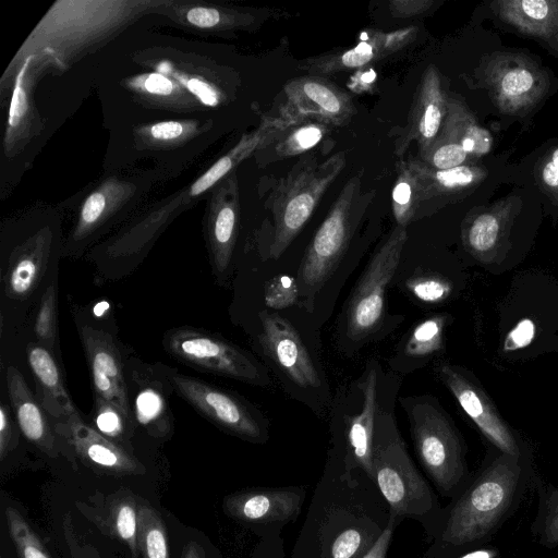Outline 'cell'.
Returning a JSON list of instances; mask_svg holds the SVG:
<instances>
[{"mask_svg":"<svg viewBox=\"0 0 558 558\" xmlns=\"http://www.w3.org/2000/svg\"><path fill=\"white\" fill-rule=\"evenodd\" d=\"M59 275L46 288L28 317L26 340L36 342L63 363L59 333Z\"/></svg>","mask_w":558,"mask_h":558,"instance_id":"30","label":"cell"},{"mask_svg":"<svg viewBox=\"0 0 558 558\" xmlns=\"http://www.w3.org/2000/svg\"><path fill=\"white\" fill-rule=\"evenodd\" d=\"M534 472L531 451L511 456L492 446L464 488L445 507L440 531L424 557L490 543L532 487Z\"/></svg>","mask_w":558,"mask_h":558,"instance_id":"2","label":"cell"},{"mask_svg":"<svg viewBox=\"0 0 558 558\" xmlns=\"http://www.w3.org/2000/svg\"><path fill=\"white\" fill-rule=\"evenodd\" d=\"M89 424L104 437L128 449L160 448L142 437L133 420L114 402L93 396Z\"/></svg>","mask_w":558,"mask_h":558,"instance_id":"29","label":"cell"},{"mask_svg":"<svg viewBox=\"0 0 558 558\" xmlns=\"http://www.w3.org/2000/svg\"><path fill=\"white\" fill-rule=\"evenodd\" d=\"M166 371L174 392L216 427L250 442L267 440L264 418L244 398L167 364Z\"/></svg>","mask_w":558,"mask_h":558,"instance_id":"12","label":"cell"},{"mask_svg":"<svg viewBox=\"0 0 558 558\" xmlns=\"http://www.w3.org/2000/svg\"><path fill=\"white\" fill-rule=\"evenodd\" d=\"M377 73L371 65L353 71L350 75L347 87L355 95L372 93L376 87Z\"/></svg>","mask_w":558,"mask_h":558,"instance_id":"45","label":"cell"},{"mask_svg":"<svg viewBox=\"0 0 558 558\" xmlns=\"http://www.w3.org/2000/svg\"><path fill=\"white\" fill-rule=\"evenodd\" d=\"M66 298L89 369L93 396L114 402L132 418L124 366L133 348L120 340L116 320L97 322L85 305L76 303L69 294Z\"/></svg>","mask_w":558,"mask_h":558,"instance_id":"10","label":"cell"},{"mask_svg":"<svg viewBox=\"0 0 558 558\" xmlns=\"http://www.w3.org/2000/svg\"><path fill=\"white\" fill-rule=\"evenodd\" d=\"M520 205L519 197L507 196L488 207L470 211L461 227L465 250L481 260L494 258L508 241Z\"/></svg>","mask_w":558,"mask_h":558,"instance_id":"25","label":"cell"},{"mask_svg":"<svg viewBox=\"0 0 558 558\" xmlns=\"http://www.w3.org/2000/svg\"><path fill=\"white\" fill-rule=\"evenodd\" d=\"M400 401L421 465L440 496L453 499L472 475L462 436L435 398L421 396Z\"/></svg>","mask_w":558,"mask_h":558,"instance_id":"6","label":"cell"},{"mask_svg":"<svg viewBox=\"0 0 558 558\" xmlns=\"http://www.w3.org/2000/svg\"><path fill=\"white\" fill-rule=\"evenodd\" d=\"M29 60H31V57L26 60V62L24 63L20 73L16 76L15 86H14L11 105H10V111H9L10 126L15 125L25 111V95H24V90L22 87V83H23V76L27 69Z\"/></svg>","mask_w":558,"mask_h":558,"instance_id":"46","label":"cell"},{"mask_svg":"<svg viewBox=\"0 0 558 558\" xmlns=\"http://www.w3.org/2000/svg\"><path fill=\"white\" fill-rule=\"evenodd\" d=\"M397 525L391 520L378 541L363 558H386Z\"/></svg>","mask_w":558,"mask_h":558,"instance_id":"49","label":"cell"},{"mask_svg":"<svg viewBox=\"0 0 558 558\" xmlns=\"http://www.w3.org/2000/svg\"><path fill=\"white\" fill-rule=\"evenodd\" d=\"M417 31L415 26L392 32L367 29L360 34L355 46L307 58L301 61V68L322 76L355 71L402 51L414 41Z\"/></svg>","mask_w":558,"mask_h":558,"instance_id":"21","label":"cell"},{"mask_svg":"<svg viewBox=\"0 0 558 558\" xmlns=\"http://www.w3.org/2000/svg\"><path fill=\"white\" fill-rule=\"evenodd\" d=\"M532 488L537 502L535 517L531 522V535L538 545L554 549L558 547V487L535 471Z\"/></svg>","mask_w":558,"mask_h":558,"instance_id":"33","label":"cell"},{"mask_svg":"<svg viewBox=\"0 0 558 558\" xmlns=\"http://www.w3.org/2000/svg\"><path fill=\"white\" fill-rule=\"evenodd\" d=\"M186 87L206 106L214 107L219 102L217 92L206 82L198 78H190L186 81Z\"/></svg>","mask_w":558,"mask_h":558,"instance_id":"48","label":"cell"},{"mask_svg":"<svg viewBox=\"0 0 558 558\" xmlns=\"http://www.w3.org/2000/svg\"><path fill=\"white\" fill-rule=\"evenodd\" d=\"M407 240V228L396 225L353 288L342 318L343 336L353 344L367 340L379 329L386 290L398 268Z\"/></svg>","mask_w":558,"mask_h":558,"instance_id":"9","label":"cell"},{"mask_svg":"<svg viewBox=\"0 0 558 558\" xmlns=\"http://www.w3.org/2000/svg\"><path fill=\"white\" fill-rule=\"evenodd\" d=\"M161 344L173 360L199 372L235 380L266 385L263 367L245 350L222 336L194 326H179L163 332Z\"/></svg>","mask_w":558,"mask_h":558,"instance_id":"8","label":"cell"},{"mask_svg":"<svg viewBox=\"0 0 558 558\" xmlns=\"http://www.w3.org/2000/svg\"><path fill=\"white\" fill-rule=\"evenodd\" d=\"M536 327L531 318H522L507 333L504 341V350L513 352L526 348L534 340Z\"/></svg>","mask_w":558,"mask_h":558,"instance_id":"42","label":"cell"},{"mask_svg":"<svg viewBox=\"0 0 558 558\" xmlns=\"http://www.w3.org/2000/svg\"><path fill=\"white\" fill-rule=\"evenodd\" d=\"M347 163L344 151L323 161L304 155L282 178L271 182L268 207L272 225L264 250L265 258H279L311 219L328 187Z\"/></svg>","mask_w":558,"mask_h":558,"instance_id":"4","label":"cell"},{"mask_svg":"<svg viewBox=\"0 0 558 558\" xmlns=\"http://www.w3.org/2000/svg\"><path fill=\"white\" fill-rule=\"evenodd\" d=\"M362 185L361 172L345 182L304 252L295 280L299 302L307 311L313 310L374 199L375 190L363 192Z\"/></svg>","mask_w":558,"mask_h":558,"instance_id":"5","label":"cell"},{"mask_svg":"<svg viewBox=\"0 0 558 558\" xmlns=\"http://www.w3.org/2000/svg\"><path fill=\"white\" fill-rule=\"evenodd\" d=\"M58 542L63 558H102L99 550L76 533L71 512H65L58 526Z\"/></svg>","mask_w":558,"mask_h":558,"instance_id":"38","label":"cell"},{"mask_svg":"<svg viewBox=\"0 0 558 558\" xmlns=\"http://www.w3.org/2000/svg\"><path fill=\"white\" fill-rule=\"evenodd\" d=\"M434 4L433 0H391L388 10L395 17L413 19L428 12Z\"/></svg>","mask_w":558,"mask_h":558,"instance_id":"43","label":"cell"},{"mask_svg":"<svg viewBox=\"0 0 558 558\" xmlns=\"http://www.w3.org/2000/svg\"><path fill=\"white\" fill-rule=\"evenodd\" d=\"M436 371L490 446L511 456H522L531 451L500 417L490 399L465 371L447 363L440 364Z\"/></svg>","mask_w":558,"mask_h":558,"instance_id":"19","label":"cell"},{"mask_svg":"<svg viewBox=\"0 0 558 558\" xmlns=\"http://www.w3.org/2000/svg\"><path fill=\"white\" fill-rule=\"evenodd\" d=\"M424 558H501V554L497 546L492 543H485Z\"/></svg>","mask_w":558,"mask_h":558,"instance_id":"44","label":"cell"},{"mask_svg":"<svg viewBox=\"0 0 558 558\" xmlns=\"http://www.w3.org/2000/svg\"><path fill=\"white\" fill-rule=\"evenodd\" d=\"M390 522L376 484L329 459L291 558H363Z\"/></svg>","mask_w":558,"mask_h":558,"instance_id":"1","label":"cell"},{"mask_svg":"<svg viewBox=\"0 0 558 558\" xmlns=\"http://www.w3.org/2000/svg\"><path fill=\"white\" fill-rule=\"evenodd\" d=\"M397 178L391 193V207L398 226L407 228L414 221L416 210L415 178L407 159L396 163Z\"/></svg>","mask_w":558,"mask_h":558,"instance_id":"37","label":"cell"},{"mask_svg":"<svg viewBox=\"0 0 558 558\" xmlns=\"http://www.w3.org/2000/svg\"><path fill=\"white\" fill-rule=\"evenodd\" d=\"M58 434L70 446L78 473L129 484L146 481L156 473L159 448L128 449L100 435L80 409L61 417H50Z\"/></svg>","mask_w":558,"mask_h":558,"instance_id":"7","label":"cell"},{"mask_svg":"<svg viewBox=\"0 0 558 558\" xmlns=\"http://www.w3.org/2000/svg\"><path fill=\"white\" fill-rule=\"evenodd\" d=\"M264 299L267 307L283 310L299 301V287L295 278L278 275L265 284Z\"/></svg>","mask_w":558,"mask_h":558,"instance_id":"40","label":"cell"},{"mask_svg":"<svg viewBox=\"0 0 558 558\" xmlns=\"http://www.w3.org/2000/svg\"><path fill=\"white\" fill-rule=\"evenodd\" d=\"M0 374L7 384L13 416L31 452L59 472L78 473L70 446L56 430L25 374L13 364H0Z\"/></svg>","mask_w":558,"mask_h":558,"instance_id":"14","label":"cell"},{"mask_svg":"<svg viewBox=\"0 0 558 558\" xmlns=\"http://www.w3.org/2000/svg\"><path fill=\"white\" fill-rule=\"evenodd\" d=\"M407 289L424 303H440L452 292V284L438 275H420L405 282Z\"/></svg>","mask_w":558,"mask_h":558,"instance_id":"39","label":"cell"},{"mask_svg":"<svg viewBox=\"0 0 558 558\" xmlns=\"http://www.w3.org/2000/svg\"><path fill=\"white\" fill-rule=\"evenodd\" d=\"M493 142L490 132L480 124L464 101L448 95L441 131L417 159L440 170L474 165L490 151Z\"/></svg>","mask_w":558,"mask_h":558,"instance_id":"16","label":"cell"},{"mask_svg":"<svg viewBox=\"0 0 558 558\" xmlns=\"http://www.w3.org/2000/svg\"><path fill=\"white\" fill-rule=\"evenodd\" d=\"M535 179L542 192L558 205V145L548 149L538 160Z\"/></svg>","mask_w":558,"mask_h":558,"instance_id":"41","label":"cell"},{"mask_svg":"<svg viewBox=\"0 0 558 558\" xmlns=\"http://www.w3.org/2000/svg\"><path fill=\"white\" fill-rule=\"evenodd\" d=\"M447 98L437 66L429 64L414 93L408 123L395 131V154L398 157L402 158L412 142H416L418 155L430 146L444 125Z\"/></svg>","mask_w":558,"mask_h":558,"instance_id":"22","label":"cell"},{"mask_svg":"<svg viewBox=\"0 0 558 558\" xmlns=\"http://www.w3.org/2000/svg\"><path fill=\"white\" fill-rule=\"evenodd\" d=\"M1 530L14 558H53L25 510L4 492L1 493Z\"/></svg>","mask_w":558,"mask_h":558,"instance_id":"28","label":"cell"},{"mask_svg":"<svg viewBox=\"0 0 558 558\" xmlns=\"http://www.w3.org/2000/svg\"><path fill=\"white\" fill-rule=\"evenodd\" d=\"M187 21L202 28H210L218 25L221 14L217 9L197 7L191 9L186 14Z\"/></svg>","mask_w":558,"mask_h":558,"instance_id":"47","label":"cell"},{"mask_svg":"<svg viewBox=\"0 0 558 558\" xmlns=\"http://www.w3.org/2000/svg\"><path fill=\"white\" fill-rule=\"evenodd\" d=\"M481 74L494 105L508 116H525L544 100L550 88L546 69L517 51L488 56Z\"/></svg>","mask_w":558,"mask_h":558,"instance_id":"13","label":"cell"},{"mask_svg":"<svg viewBox=\"0 0 558 558\" xmlns=\"http://www.w3.org/2000/svg\"><path fill=\"white\" fill-rule=\"evenodd\" d=\"M27 373L34 383V393L52 418L74 413L78 408L65 386L64 365L47 348L28 341L25 348Z\"/></svg>","mask_w":558,"mask_h":558,"instance_id":"26","label":"cell"},{"mask_svg":"<svg viewBox=\"0 0 558 558\" xmlns=\"http://www.w3.org/2000/svg\"><path fill=\"white\" fill-rule=\"evenodd\" d=\"M492 10L518 33L558 52V0H499L492 3Z\"/></svg>","mask_w":558,"mask_h":558,"instance_id":"27","label":"cell"},{"mask_svg":"<svg viewBox=\"0 0 558 558\" xmlns=\"http://www.w3.org/2000/svg\"><path fill=\"white\" fill-rule=\"evenodd\" d=\"M171 558H222L218 548L202 531L181 523L166 511Z\"/></svg>","mask_w":558,"mask_h":558,"instance_id":"35","label":"cell"},{"mask_svg":"<svg viewBox=\"0 0 558 558\" xmlns=\"http://www.w3.org/2000/svg\"><path fill=\"white\" fill-rule=\"evenodd\" d=\"M416 185L415 220L425 218L446 204L458 201L476 187L487 175L484 168L465 165L450 169H435L417 158H408Z\"/></svg>","mask_w":558,"mask_h":558,"instance_id":"23","label":"cell"},{"mask_svg":"<svg viewBox=\"0 0 558 558\" xmlns=\"http://www.w3.org/2000/svg\"><path fill=\"white\" fill-rule=\"evenodd\" d=\"M355 386L359 407L345 413L342 423H336L335 447L329 458L344 471H361L374 482L373 438L379 405L378 372L373 363L367 364Z\"/></svg>","mask_w":558,"mask_h":558,"instance_id":"15","label":"cell"},{"mask_svg":"<svg viewBox=\"0 0 558 558\" xmlns=\"http://www.w3.org/2000/svg\"><path fill=\"white\" fill-rule=\"evenodd\" d=\"M158 70L161 73H168L171 70V66H170V64L168 62H162V63L159 64Z\"/></svg>","mask_w":558,"mask_h":558,"instance_id":"53","label":"cell"},{"mask_svg":"<svg viewBox=\"0 0 558 558\" xmlns=\"http://www.w3.org/2000/svg\"><path fill=\"white\" fill-rule=\"evenodd\" d=\"M0 558H14L10 543L3 530H1Z\"/></svg>","mask_w":558,"mask_h":558,"instance_id":"52","label":"cell"},{"mask_svg":"<svg viewBox=\"0 0 558 558\" xmlns=\"http://www.w3.org/2000/svg\"><path fill=\"white\" fill-rule=\"evenodd\" d=\"M262 330L258 341L266 356L274 361L296 385L318 388L320 379L295 328L277 313H258Z\"/></svg>","mask_w":558,"mask_h":558,"instance_id":"24","label":"cell"},{"mask_svg":"<svg viewBox=\"0 0 558 558\" xmlns=\"http://www.w3.org/2000/svg\"><path fill=\"white\" fill-rule=\"evenodd\" d=\"M150 133L158 140H173L183 133V126L175 121L160 122L151 126Z\"/></svg>","mask_w":558,"mask_h":558,"instance_id":"51","label":"cell"},{"mask_svg":"<svg viewBox=\"0 0 558 558\" xmlns=\"http://www.w3.org/2000/svg\"><path fill=\"white\" fill-rule=\"evenodd\" d=\"M446 320L444 315H434L418 323L410 331L402 355L408 360L421 361L440 351Z\"/></svg>","mask_w":558,"mask_h":558,"instance_id":"36","label":"cell"},{"mask_svg":"<svg viewBox=\"0 0 558 558\" xmlns=\"http://www.w3.org/2000/svg\"><path fill=\"white\" fill-rule=\"evenodd\" d=\"M374 482L398 526L417 521L429 539L438 535L445 515L435 492L412 461L391 413L378 410L373 438Z\"/></svg>","mask_w":558,"mask_h":558,"instance_id":"3","label":"cell"},{"mask_svg":"<svg viewBox=\"0 0 558 558\" xmlns=\"http://www.w3.org/2000/svg\"><path fill=\"white\" fill-rule=\"evenodd\" d=\"M141 495L122 485L110 493L96 492L74 507L102 535L113 542L125 558H141L137 529Z\"/></svg>","mask_w":558,"mask_h":558,"instance_id":"20","label":"cell"},{"mask_svg":"<svg viewBox=\"0 0 558 558\" xmlns=\"http://www.w3.org/2000/svg\"><path fill=\"white\" fill-rule=\"evenodd\" d=\"M31 450L13 416L4 377L0 374V476L34 468Z\"/></svg>","mask_w":558,"mask_h":558,"instance_id":"31","label":"cell"},{"mask_svg":"<svg viewBox=\"0 0 558 558\" xmlns=\"http://www.w3.org/2000/svg\"><path fill=\"white\" fill-rule=\"evenodd\" d=\"M306 490L300 486L252 487L225 496V514L265 537L295 522Z\"/></svg>","mask_w":558,"mask_h":558,"instance_id":"17","label":"cell"},{"mask_svg":"<svg viewBox=\"0 0 558 558\" xmlns=\"http://www.w3.org/2000/svg\"><path fill=\"white\" fill-rule=\"evenodd\" d=\"M331 125L304 119L291 123L267 148V162L304 155L318 145L331 131ZM263 149V148H262Z\"/></svg>","mask_w":558,"mask_h":558,"instance_id":"32","label":"cell"},{"mask_svg":"<svg viewBox=\"0 0 558 558\" xmlns=\"http://www.w3.org/2000/svg\"><path fill=\"white\" fill-rule=\"evenodd\" d=\"M137 543L141 558H171L166 512L141 496Z\"/></svg>","mask_w":558,"mask_h":558,"instance_id":"34","label":"cell"},{"mask_svg":"<svg viewBox=\"0 0 558 558\" xmlns=\"http://www.w3.org/2000/svg\"><path fill=\"white\" fill-rule=\"evenodd\" d=\"M126 396L138 434L161 447L168 442L175 426L170 397L174 392L166 364L150 363L132 349L124 366Z\"/></svg>","mask_w":558,"mask_h":558,"instance_id":"11","label":"cell"},{"mask_svg":"<svg viewBox=\"0 0 558 558\" xmlns=\"http://www.w3.org/2000/svg\"><path fill=\"white\" fill-rule=\"evenodd\" d=\"M284 101L279 116L289 121L316 119L331 126H344L356 114L349 93L322 75L289 80L283 88Z\"/></svg>","mask_w":558,"mask_h":558,"instance_id":"18","label":"cell"},{"mask_svg":"<svg viewBox=\"0 0 558 558\" xmlns=\"http://www.w3.org/2000/svg\"><path fill=\"white\" fill-rule=\"evenodd\" d=\"M144 86L149 93L158 95H169L173 89L172 82L160 73L149 74Z\"/></svg>","mask_w":558,"mask_h":558,"instance_id":"50","label":"cell"}]
</instances>
